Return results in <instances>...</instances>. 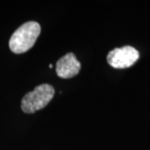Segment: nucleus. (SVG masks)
<instances>
[{
  "label": "nucleus",
  "mask_w": 150,
  "mask_h": 150,
  "mask_svg": "<svg viewBox=\"0 0 150 150\" xmlns=\"http://www.w3.org/2000/svg\"><path fill=\"white\" fill-rule=\"evenodd\" d=\"M41 32V27L37 22L23 23L13 33L9 40V48L14 54L27 52L34 45Z\"/></svg>",
  "instance_id": "nucleus-1"
},
{
  "label": "nucleus",
  "mask_w": 150,
  "mask_h": 150,
  "mask_svg": "<svg viewBox=\"0 0 150 150\" xmlns=\"http://www.w3.org/2000/svg\"><path fill=\"white\" fill-rule=\"evenodd\" d=\"M54 88L48 83L37 86L32 92L25 94L21 102L22 110L26 113H33L45 107L52 100Z\"/></svg>",
  "instance_id": "nucleus-2"
},
{
  "label": "nucleus",
  "mask_w": 150,
  "mask_h": 150,
  "mask_svg": "<svg viewBox=\"0 0 150 150\" xmlns=\"http://www.w3.org/2000/svg\"><path fill=\"white\" fill-rule=\"evenodd\" d=\"M139 59V53L132 46H124L110 51L107 56L108 64L115 69L129 68Z\"/></svg>",
  "instance_id": "nucleus-3"
},
{
  "label": "nucleus",
  "mask_w": 150,
  "mask_h": 150,
  "mask_svg": "<svg viewBox=\"0 0 150 150\" xmlns=\"http://www.w3.org/2000/svg\"><path fill=\"white\" fill-rule=\"evenodd\" d=\"M80 69V63L73 53L65 54L56 64V74L62 79L74 77L79 73Z\"/></svg>",
  "instance_id": "nucleus-4"
}]
</instances>
